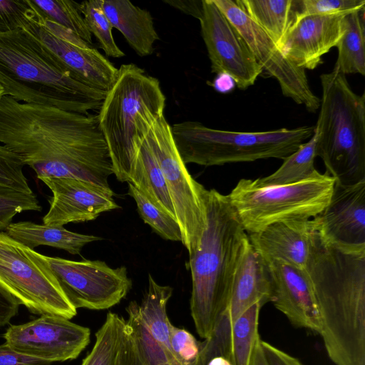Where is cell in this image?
<instances>
[{
    "instance_id": "33",
    "label": "cell",
    "mask_w": 365,
    "mask_h": 365,
    "mask_svg": "<svg viewBox=\"0 0 365 365\" xmlns=\"http://www.w3.org/2000/svg\"><path fill=\"white\" fill-rule=\"evenodd\" d=\"M128 184V193L135 201L143 222L163 239L182 242V232L177 219L158 208L131 183Z\"/></svg>"
},
{
    "instance_id": "4",
    "label": "cell",
    "mask_w": 365,
    "mask_h": 365,
    "mask_svg": "<svg viewBox=\"0 0 365 365\" xmlns=\"http://www.w3.org/2000/svg\"><path fill=\"white\" fill-rule=\"evenodd\" d=\"M0 84L4 95L26 103L89 115L107 92L76 80L53 54L24 29L0 33Z\"/></svg>"
},
{
    "instance_id": "7",
    "label": "cell",
    "mask_w": 365,
    "mask_h": 365,
    "mask_svg": "<svg viewBox=\"0 0 365 365\" xmlns=\"http://www.w3.org/2000/svg\"><path fill=\"white\" fill-rule=\"evenodd\" d=\"M178 151L185 164L204 166L261 159L284 160L314 134V126L257 132L213 129L186 120L170 125Z\"/></svg>"
},
{
    "instance_id": "3",
    "label": "cell",
    "mask_w": 365,
    "mask_h": 365,
    "mask_svg": "<svg viewBox=\"0 0 365 365\" xmlns=\"http://www.w3.org/2000/svg\"><path fill=\"white\" fill-rule=\"evenodd\" d=\"M205 212L206 227L188 262L191 316L204 339L228 308L237 263L249 240L227 195L207 190Z\"/></svg>"
},
{
    "instance_id": "42",
    "label": "cell",
    "mask_w": 365,
    "mask_h": 365,
    "mask_svg": "<svg viewBox=\"0 0 365 365\" xmlns=\"http://www.w3.org/2000/svg\"><path fill=\"white\" fill-rule=\"evenodd\" d=\"M19 304L0 287V327L9 324L19 312Z\"/></svg>"
},
{
    "instance_id": "2",
    "label": "cell",
    "mask_w": 365,
    "mask_h": 365,
    "mask_svg": "<svg viewBox=\"0 0 365 365\" xmlns=\"http://www.w3.org/2000/svg\"><path fill=\"white\" fill-rule=\"evenodd\" d=\"M304 269L329 358L335 365H365V246L330 242L314 222Z\"/></svg>"
},
{
    "instance_id": "36",
    "label": "cell",
    "mask_w": 365,
    "mask_h": 365,
    "mask_svg": "<svg viewBox=\"0 0 365 365\" xmlns=\"http://www.w3.org/2000/svg\"><path fill=\"white\" fill-rule=\"evenodd\" d=\"M41 211V206L34 193L27 194L0 189V230H5L13 217L24 211Z\"/></svg>"
},
{
    "instance_id": "27",
    "label": "cell",
    "mask_w": 365,
    "mask_h": 365,
    "mask_svg": "<svg viewBox=\"0 0 365 365\" xmlns=\"http://www.w3.org/2000/svg\"><path fill=\"white\" fill-rule=\"evenodd\" d=\"M334 67L345 76L365 75V6L346 14Z\"/></svg>"
},
{
    "instance_id": "5",
    "label": "cell",
    "mask_w": 365,
    "mask_h": 365,
    "mask_svg": "<svg viewBox=\"0 0 365 365\" xmlns=\"http://www.w3.org/2000/svg\"><path fill=\"white\" fill-rule=\"evenodd\" d=\"M322 98L314 134L316 155L335 183L365 180V94L356 93L336 68L320 76Z\"/></svg>"
},
{
    "instance_id": "29",
    "label": "cell",
    "mask_w": 365,
    "mask_h": 365,
    "mask_svg": "<svg viewBox=\"0 0 365 365\" xmlns=\"http://www.w3.org/2000/svg\"><path fill=\"white\" fill-rule=\"evenodd\" d=\"M38 17L57 24L72 31L92 46V34L80 10V4L73 0H28Z\"/></svg>"
},
{
    "instance_id": "8",
    "label": "cell",
    "mask_w": 365,
    "mask_h": 365,
    "mask_svg": "<svg viewBox=\"0 0 365 365\" xmlns=\"http://www.w3.org/2000/svg\"><path fill=\"white\" fill-rule=\"evenodd\" d=\"M335 180L316 170L307 178L284 185H264L241 179L228 197L248 234L285 220H310L328 205Z\"/></svg>"
},
{
    "instance_id": "15",
    "label": "cell",
    "mask_w": 365,
    "mask_h": 365,
    "mask_svg": "<svg viewBox=\"0 0 365 365\" xmlns=\"http://www.w3.org/2000/svg\"><path fill=\"white\" fill-rule=\"evenodd\" d=\"M40 180L52 192L48 198L49 210L43 217L45 225L63 226L91 221L104 212L120 207L110 187L68 178H43Z\"/></svg>"
},
{
    "instance_id": "16",
    "label": "cell",
    "mask_w": 365,
    "mask_h": 365,
    "mask_svg": "<svg viewBox=\"0 0 365 365\" xmlns=\"http://www.w3.org/2000/svg\"><path fill=\"white\" fill-rule=\"evenodd\" d=\"M23 29L44 45L78 81L105 92L113 86L118 68L93 46L81 47L55 36L34 13Z\"/></svg>"
},
{
    "instance_id": "46",
    "label": "cell",
    "mask_w": 365,
    "mask_h": 365,
    "mask_svg": "<svg viewBox=\"0 0 365 365\" xmlns=\"http://www.w3.org/2000/svg\"><path fill=\"white\" fill-rule=\"evenodd\" d=\"M3 96H4V90L3 87L0 84V99L1 98V97Z\"/></svg>"
},
{
    "instance_id": "37",
    "label": "cell",
    "mask_w": 365,
    "mask_h": 365,
    "mask_svg": "<svg viewBox=\"0 0 365 365\" xmlns=\"http://www.w3.org/2000/svg\"><path fill=\"white\" fill-rule=\"evenodd\" d=\"M169 339L173 354L181 365H197L200 342L190 332L170 324Z\"/></svg>"
},
{
    "instance_id": "21",
    "label": "cell",
    "mask_w": 365,
    "mask_h": 365,
    "mask_svg": "<svg viewBox=\"0 0 365 365\" xmlns=\"http://www.w3.org/2000/svg\"><path fill=\"white\" fill-rule=\"evenodd\" d=\"M273 298L272 284L265 259L246 243L234 275L230 300L224 313L231 324L255 304L262 307Z\"/></svg>"
},
{
    "instance_id": "19",
    "label": "cell",
    "mask_w": 365,
    "mask_h": 365,
    "mask_svg": "<svg viewBox=\"0 0 365 365\" xmlns=\"http://www.w3.org/2000/svg\"><path fill=\"white\" fill-rule=\"evenodd\" d=\"M345 14L297 17L287 35L282 51L297 66L304 70L315 69L322 63V57L336 47L342 36Z\"/></svg>"
},
{
    "instance_id": "38",
    "label": "cell",
    "mask_w": 365,
    "mask_h": 365,
    "mask_svg": "<svg viewBox=\"0 0 365 365\" xmlns=\"http://www.w3.org/2000/svg\"><path fill=\"white\" fill-rule=\"evenodd\" d=\"M33 15L28 0H0V33L24 29Z\"/></svg>"
},
{
    "instance_id": "24",
    "label": "cell",
    "mask_w": 365,
    "mask_h": 365,
    "mask_svg": "<svg viewBox=\"0 0 365 365\" xmlns=\"http://www.w3.org/2000/svg\"><path fill=\"white\" fill-rule=\"evenodd\" d=\"M146 132L135 139V152L127 182L131 183L158 208L175 217L163 174L150 148L145 135Z\"/></svg>"
},
{
    "instance_id": "43",
    "label": "cell",
    "mask_w": 365,
    "mask_h": 365,
    "mask_svg": "<svg viewBox=\"0 0 365 365\" xmlns=\"http://www.w3.org/2000/svg\"><path fill=\"white\" fill-rule=\"evenodd\" d=\"M163 2L198 20L201 17L202 0H164Z\"/></svg>"
},
{
    "instance_id": "26",
    "label": "cell",
    "mask_w": 365,
    "mask_h": 365,
    "mask_svg": "<svg viewBox=\"0 0 365 365\" xmlns=\"http://www.w3.org/2000/svg\"><path fill=\"white\" fill-rule=\"evenodd\" d=\"M299 0H236L235 4L282 49L299 12Z\"/></svg>"
},
{
    "instance_id": "41",
    "label": "cell",
    "mask_w": 365,
    "mask_h": 365,
    "mask_svg": "<svg viewBox=\"0 0 365 365\" xmlns=\"http://www.w3.org/2000/svg\"><path fill=\"white\" fill-rule=\"evenodd\" d=\"M260 344L268 365H304L297 358L262 339Z\"/></svg>"
},
{
    "instance_id": "31",
    "label": "cell",
    "mask_w": 365,
    "mask_h": 365,
    "mask_svg": "<svg viewBox=\"0 0 365 365\" xmlns=\"http://www.w3.org/2000/svg\"><path fill=\"white\" fill-rule=\"evenodd\" d=\"M261 308L258 304L252 305L232 324V365H252L256 347L261 339L258 331Z\"/></svg>"
},
{
    "instance_id": "40",
    "label": "cell",
    "mask_w": 365,
    "mask_h": 365,
    "mask_svg": "<svg viewBox=\"0 0 365 365\" xmlns=\"http://www.w3.org/2000/svg\"><path fill=\"white\" fill-rule=\"evenodd\" d=\"M0 365H52V362L21 354L4 343L0 345Z\"/></svg>"
},
{
    "instance_id": "22",
    "label": "cell",
    "mask_w": 365,
    "mask_h": 365,
    "mask_svg": "<svg viewBox=\"0 0 365 365\" xmlns=\"http://www.w3.org/2000/svg\"><path fill=\"white\" fill-rule=\"evenodd\" d=\"M81 365H140L126 320L108 312Z\"/></svg>"
},
{
    "instance_id": "44",
    "label": "cell",
    "mask_w": 365,
    "mask_h": 365,
    "mask_svg": "<svg viewBox=\"0 0 365 365\" xmlns=\"http://www.w3.org/2000/svg\"><path fill=\"white\" fill-rule=\"evenodd\" d=\"M211 85L217 92L220 93H229L236 87L234 78L225 73L216 74Z\"/></svg>"
},
{
    "instance_id": "13",
    "label": "cell",
    "mask_w": 365,
    "mask_h": 365,
    "mask_svg": "<svg viewBox=\"0 0 365 365\" xmlns=\"http://www.w3.org/2000/svg\"><path fill=\"white\" fill-rule=\"evenodd\" d=\"M199 21L212 73L229 74L241 90L253 86L263 69L242 36L212 0H202Z\"/></svg>"
},
{
    "instance_id": "1",
    "label": "cell",
    "mask_w": 365,
    "mask_h": 365,
    "mask_svg": "<svg viewBox=\"0 0 365 365\" xmlns=\"http://www.w3.org/2000/svg\"><path fill=\"white\" fill-rule=\"evenodd\" d=\"M0 142L40 180L68 178L108 187L113 174L97 115L0 99Z\"/></svg>"
},
{
    "instance_id": "32",
    "label": "cell",
    "mask_w": 365,
    "mask_h": 365,
    "mask_svg": "<svg viewBox=\"0 0 365 365\" xmlns=\"http://www.w3.org/2000/svg\"><path fill=\"white\" fill-rule=\"evenodd\" d=\"M129 327L140 365H180L170 358L167 351L149 331L139 312L138 304L130 302L126 308Z\"/></svg>"
},
{
    "instance_id": "39",
    "label": "cell",
    "mask_w": 365,
    "mask_h": 365,
    "mask_svg": "<svg viewBox=\"0 0 365 365\" xmlns=\"http://www.w3.org/2000/svg\"><path fill=\"white\" fill-rule=\"evenodd\" d=\"M297 17L347 14L365 6V0H299Z\"/></svg>"
},
{
    "instance_id": "12",
    "label": "cell",
    "mask_w": 365,
    "mask_h": 365,
    "mask_svg": "<svg viewBox=\"0 0 365 365\" xmlns=\"http://www.w3.org/2000/svg\"><path fill=\"white\" fill-rule=\"evenodd\" d=\"M242 36L249 48L269 76L278 82L282 94L311 113L319 108L320 98L312 91L305 70L285 56L274 41L232 0H212Z\"/></svg>"
},
{
    "instance_id": "35",
    "label": "cell",
    "mask_w": 365,
    "mask_h": 365,
    "mask_svg": "<svg viewBox=\"0 0 365 365\" xmlns=\"http://www.w3.org/2000/svg\"><path fill=\"white\" fill-rule=\"evenodd\" d=\"M24 165L15 153L0 145V189L33 193L23 173Z\"/></svg>"
},
{
    "instance_id": "28",
    "label": "cell",
    "mask_w": 365,
    "mask_h": 365,
    "mask_svg": "<svg viewBox=\"0 0 365 365\" xmlns=\"http://www.w3.org/2000/svg\"><path fill=\"white\" fill-rule=\"evenodd\" d=\"M172 294L171 287L158 284L149 274L148 290L140 304H138V309L153 336L167 351L173 361L180 364L173 354L169 339L171 323L167 315L166 307Z\"/></svg>"
},
{
    "instance_id": "6",
    "label": "cell",
    "mask_w": 365,
    "mask_h": 365,
    "mask_svg": "<svg viewBox=\"0 0 365 365\" xmlns=\"http://www.w3.org/2000/svg\"><path fill=\"white\" fill-rule=\"evenodd\" d=\"M165 99L158 78L133 63L119 67L97 115L118 180L128 182L135 139L164 114Z\"/></svg>"
},
{
    "instance_id": "14",
    "label": "cell",
    "mask_w": 365,
    "mask_h": 365,
    "mask_svg": "<svg viewBox=\"0 0 365 365\" xmlns=\"http://www.w3.org/2000/svg\"><path fill=\"white\" fill-rule=\"evenodd\" d=\"M90 336L88 327L52 315L11 325L2 335L4 343L16 351L52 363L76 359Z\"/></svg>"
},
{
    "instance_id": "25",
    "label": "cell",
    "mask_w": 365,
    "mask_h": 365,
    "mask_svg": "<svg viewBox=\"0 0 365 365\" xmlns=\"http://www.w3.org/2000/svg\"><path fill=\"white\" fill-rule=\"evenodd\" d=\"M5 232L16 242L34 250L39 245H48L80 255L87 244L102 240L101 237L69 231L63 226L36 224L29 221L11 222Z\"/></svg>"
},
{
    "instance_id": "34",
    "label": "cell",
    "mask_w": 365,
    "mask_h": 365,
    "mask_svg": "<svg viewBox=\"0 0 365 365\" xmlns=\"http://www.w3.org/2000/svg\"><path fill=\"white\" fill-rule=\"evenodd\" d=\"M79 4L88 30L97 39L101 48L109 57H124V52L117 46L113 38V28L104 13L103 0L85 1Z\"/></svg>"
},
{
    "instance_id": "11",
    "label": "cell",
    "mask_w": 365,
    "mask_h": 365,
    "mask_svg": "<svg viewBox=\"0 0 365 365\" xmlns=\"http://www.w3.org/2000/svg\"><path fill=\"white\" fill-rule=\"evenodd\" d=\"M63 294L76 309L101 310L118 304L132 286L124 266L101 260L73 261L43 255Z\"/></svg>"
},
{
    "instance_id": "23",
    "label": "cell",
    "mask_w": 365,
    "mask_h": 365,
    "mask_svg": "<svg viewBox=\"0 0 365 365\" xmlns=\"http://www.w3.org/2000/svg\"><path fill=\"white\" fill-rule=\"evenodd\" d=\"M103 9L113 29H118L140 56L151 55L160 37L147 9L128 0H103Z\"/></svg>"
},
{
    "instance_id": "20",
    "label": "cell",
    "mask_w": 365,
    "mask_h": 365,
    "mask_svg": "<svg viewBox=\"0 0 365 365\" xmlns=\"http://www.w3.org/2000/svg\"><path fill=\"white\" fill-rule=\"evenodd\" d=\"M314 227L310 220H285L248 234L250 243L266 260H278L304 269Z\"/></svg>"
},
{
    "instance_id": "30",
    "label": "cell",
    "mask_w": 365,
    "mask_h": 365,
    "mask_svg": "<svg viewBox=\"0 0 365 365\" xmlns=\"http://www.w3.org/2000/svg\"><path fill=\"white\" fill-rule=\"evenodd\" d=\"M316 157V137L313 134L308 141L285 158L275 172L256 180L264 185H284L299 182L317 170L314 168Z\"/></svg>"
},
{
    "instance_id": "45",
    "label": "cell",
    "mask_w": 365,
    "mask_h": 365,
    "mask_svg": "<svg viewBox=\"0 0 365 365\" xmlns=\"http://www.w3.org/2000/svg\"><path fill=\"white\" fill-rule=\"evenodd\" d=\"M260 341L261 339L256 347L252 365H268Z\"/></svg>"
},
{
    "instance_id": "10",
    "label": "cell",
    "mask_w": 365,
    "mask_h": 365,
    "mask_svg": "<svg viewBox=\"0 0 365 365\" xmlns=\"http://www.w3.org/2000/svg\"><path fill=\"white\" fill-rule=\"evenodd\" d=\"M145 135L163 174L181 229L182 243L190 255L197 248L206 227L207 189L189 173L164 114L153 121Z\"/></svg>"
},
{
    "instance_id": "18",
    "label": "cell",
    "mask_w": 365,
    "mask_h": 365,
    "mask_svg": "<svg viewBox=\"0 0 365 365\" xmlns=\"http://www.w3.org/2000/svg\"><path fill=\"white\" fill-rule=\"evenodd\" d=\"M272 284V303L295 327L319 334L321 322L314 292L304 269L266 260Z\"/></svg>"
},
{
    "instance_id": "17",
    "label": "cell",
    "mask_w": 365,
    "mask_h": 365,
    "mask_svg": "<svg viewBox=\"0 0 365 365\" xmlns=\"http://www.w3.org/2000/svg\"><path fill=\"white\" fill-rule=\"evenodd\" d=\"M313 220L330 242L365 246V180L349 186L335 183L328 205Z\"/></svg>"
},
{
    "instance_id": "9",
    "label": "cell",
    "mask_w": 365,
    "mask_h": 365,
    "mask_svg": "<svg viewBox=\"0 0 365 365\" xmlns=\"http://www.w3.org/2000/svg\"><path fill=\"white\" fill-rule=\"evenodd\" d=\"M0 287L32 314L67 319L77 314L43 255L1 230Z\"/></svg>"
}]
</instances>
